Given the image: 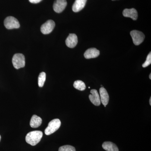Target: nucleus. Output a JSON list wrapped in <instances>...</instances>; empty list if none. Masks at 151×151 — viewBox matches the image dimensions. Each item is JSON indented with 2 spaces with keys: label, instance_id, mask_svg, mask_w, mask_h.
<instances>
[{
  "label": "nucleus",
  "instance_id": "1",
  "mask_svg": "<svg viewBox=\"0 0 151 151\" xmlns=\"http://www.w3.org/2000/svg\"><path fill=\"white\" fill-rule=\"evenodd\" d=\"M43 136V133L40 131H35L28 133L26 137L27 143L32 146H35L40 142Z\"/></svg>",
  "mask_w": 151,
  "mask_h": 151
},
{
  "label": "nucleus",
  "instance_id": "2",
  "mask_svg": "<svg viewBox=\"0 0 151 151\" xmlns=\"http://www.w3.org/2000/svg\"><path fill=\"white\" fill-rule=\"evenodd\" d=\"M60 125L61 122L59 119H55L50 121L45 130V134L50 135L53 134L59 129Z\"/></svg>",
  "mask_w": 151,
  "mask_h": 151
},
{
  "label": "nucleus",
  "instance_id": "3",
  "mask_svg": "<svg viewBox=\"0 0 151 151\" xmlns=\"http://www.w3.org/2000/svg\"><path fill=\"white\" fill-rule=\"evenodd\" d=\"M13 65L16 69H18L24 67L25 65V60L24 55L22 53H16L13 57Z\"/></svg>",
  "mask_w": 151,
  "mask_h": 151
},
{
  "label": "nucleus",
  "instance_id": "4",
  "mask_svg": "<svg viewBox=\"0 0 151 151\" xmlns=\"http://www.w3.org/2000/svg\"><path fill=\"white\" fill-rule=\"evenodd\" d=\"M4 24L6 28L9 29H18L20 27L18 21L13 17L10 16L6 18L4 21Z\"/></svg>",
  "mask_w": 151,
  "mask_h": 151
},
{
  "label": "nucleus",
  "instance_id": "5",
  "mask_svg": "<svg viewBox=\"0 0 151 151\" xmlns=\"http://www.w3.org/2000/svg\"><path fill=\"white\" fill-rule=\"evenodd\" d=\"M130 35L132 36L134 44L136 45H140L144 41L145 38V35L143 32L136 30L131 31Z\"/></svg>",
  "mask_w": 151,
  "mask_h": 151
},
{
  "label": "nucleus",
  "instance_id": "6",
  "mask_svg": "<svg viewBox=\"0 0 151 151\" xmlns=\"http://www.w3.org/2000/svg\"><path fill=\"white\" fill-rule=\"evenodd\" d=\"M55 27V23L52 20H49L41 26L40 30L43 34L47 35L52 31Z\"/></svg>",
  "mask_w": 151,
  "mask_h": 151
},
{
  "label": "nucleus",
  "instance_id": "7",
  "mask_svg": "<svg viewBox=\"0 0 151 151\" xmlns=\"http://www.w3.org/2000/svg\"><path fill=\"white\" fill-rule=\"evenodd\" d=\"M67 4L66 0H55L53 4V10L55 12L60 13L65 9Z\"/></svg>",
  "mask_w": 151,
  "mask_h": 151
},
{
  "label": "nucleus",
  "instance_id": "8",
  "mask_svg": "<svg viewBox=\"0 0 151 151\" xmlns=\"http://www.w3.org/2000/svg\"><path fill=\"white\" fill-rule=\"evenodd\" d=\"M91 94L89 95V99L92 104L95 106H100L101 104L100 95L97 90L92 89L90 91Z\"/></svg>",
  "mask_w": 151,
  "mask_h": 151
},
{
  "label": "nucleus",
  "instance_id": "9",
  "mask_svg": "<svg viewBox=\"0 0 151 151\" xmlns=\"http://www.w3.org/2000/svg\"><path fill=\"white\" fill-rule=\"evenodd\" d=\"M78 43V38L76 35L70 34L65 40V44L68 47L73 48Z\"/></svg>",
  "mask_w": 151,
  "mask_h": 151
},
{
  "label": "nucleus",
  "instance_id": "10",
  "mask_svg": "<svg viewBox=\"0 0 151 151\" xmlns=\"http://www.w3.org/2000/svg\"><path fill=\"white\" fill-rule=\"evenodd\" d=\"M100 97L101 103L106 107L109 100V96L107 90L104 87H101L100 89Z\"/></svg>",
  "mask_w": 151,
  "mask_h": 151
},
{
  "label": "nucleus",
  "instance_id": "11",
  "mask_svg": "<svg viewBox=\"0 0 151 151\" xmlns=\"http://www.w3.org/2000/svg\"><path fill=\"white\" fill-rule=\"evenodd\" d=\"M100 54V51L95 48L88 49L84 52V56L86 59L96 58Z\"/></svg>",
  "mask_w": 151,
  "mask_h": 151
},
{
  "label": "nucleus",
  "instance_id": "12",
  "mask_svg": "<svg viewBox=\"0 0 151 151\" xmlns=\"http://www.w3.org/2000/svg\"><path fill=\"white\" fill-rule=\"evenodd\" d=\"M123 14L126 17H129L134 20H136L138 18V12L135 9H126L123 12Z\"/></svg>",
  "mask_w": 151,
  "mask_h": 151
},
{
  "label": "nucleus",
  "instance_id": "13",
  "mask_svg": "<svg viewBox=\"0 0 151 151\" xmlns=\"http://www.w3.org/2000/svg\"><path fill=\"white\" fill-rule=\"evenodd\" d=\"M86 1L87 0H76L72 6V10L74 12H80L85 7Z\"/></svg>",
  "mask_w": 151,
  "mask_h": 151
},
{
  "label": "nucleus",
  "instance_id": "14",
  "mask_svg": "<svg viewBox=\"0 0 151 151\" xmlns=\"http://www.w3.org/2000/svg\"><path fill=\"white\" fill-rule=\"evenodd\" d=\"M42 123V119L40 117L37 116L33 115L32 117L30 122V126L33 128H37L40 127Z\"/></svg>",
  "mask_w": 151,
  "mask_h": 151
},
{
  "label": "nucleus",
  "instance_id": "15",
  "mask_svg": "<svg viewBox=\"0 0 151 151\" xmlns=\"http://www.w3.org/2000/svg\"><path fill=\"white\" fill-rule=\"evenodd\" d=\"M102 147L104 150L107 151H119L117 146L111 142H105L102 145Z\"/></svg>",
  "mask_w": 151,
  "mask_h": 151
},
{
  "label": "nucleus",
  "instance_id": "16",
  "mask_svg": "<svg viewBox=\"0 0 151 151\" xmlns=\"http://www.w3.org/2000/svg\"><path fill=\"white\" fill-rule=\"evenodd\" d=\"M73 86L75 89L80 91H84L86 88L85 83L81 80L76 81L73 83Z\"/></svg>",
  "mask_w": 151,
  "mask_h": 151
},
{
  "label": "nucleus",
  "instance_id": "17",
  "mask_svg": "<svg viewBox=\"0 0 151 151\" xmlns=\"http://www.w3.org/2000/svg\"><path fill=\"white\" fill-rule=\"evenodd\" d=\"M46 73L42 72L40 73L38 77V85L39 87H42L44 86L45 80H46Z\"/></svg>",
  "mask_w": 151,
  "mask_h": 151
},
{
  "label": "nucleus",
  "instance_id": "18",
  "mask_svg": "<svg viewBox=\"0 0 151 151\" xmlns=\"http://www.w3.org/2000/svg\"><path fill=\"white\" fill-rule=\"evenodd\" d=\"M58 151H76V149L73 146L65 145L60 147Z\"/></svg>",
  "mask_w": 151,
  "mask_h": 151
},
{
  "label": "nucleus",
  "instance_id": "19",
  "mask_svg": "<svg viewBox=\"0 0 151 151\" xmlns=\"http://www.w3.org/2000/svg\"><path fill=\"white\" fill-rule=\"evenodd\" d=\"M151 63V52H150L147 57V59L145 62L143 63L142 67L146 68L149 65H150Z\"/></svg>",
  "mask_w": 151,
  "mask_h": 151
},
{
  "label": "nucleus",
  "instance_id": "20",
  "mask_svg": "<svg viewBox=\"0 0 151 151\" xmlns=\"http://www.w3.org/2000/svg\"><path fill=\"white\" fill-rule=\"evenodd\" d=\"M42 0H29V2L32 4H37L40 2Z\"/></svg>",
  "mask_w": 151,
  "mask_h": 151
},
{
  "label": "nucleus",
  "instance_id": "21",
  "mask_svg": "<svg viewBox=\"0 0 151 151\" xmlns=\"http://www.w3.org/2000/svg\"><path fill=\"white\" fill-rule=\"evenodd\" d=\"M150 105H151V97H150Z\"/></svg>",
  "mask_w": 151,
  "mask_h": 151
},
{
  "label": "nucleus",
  "instance_id": "22",
  "mask_svg": "<svg viewBox=\"0 0 151 151\" xmlns=\"http://www.w3.org/2000/svg\"><path fill=\"white\" fill-rule=\"evenodd\" d=\"M149 78H150V79H151V73H150V76H149Z\"/></svg>",
  "mask_w": 151,
  "mask_h": 151
},
{
  "label": "nucleus",
  "instance_id": "23",
  "mask_svg": "<svg viewBox=\"0 0 151 151\" xmlns=\"http://www.w3.org/2000/svg\"><path fill=\"white\" fill-rule=\"evenodd\" d=\"M1 135H0V141H1Z\"/></svg>",
  "mask_w": 151,
  "mask_h": 151
},
{
  "label": "nucleus",
  "instance_id": "24",
  "mask_svg": "<svg viewBox=\"0 0 151 151\" xmlns=\"http://www.w3.org/2000/svg\"><path fill=\"white\" fill-rule=\"evenodd\" d=\"M90 87H89V89H90Z\"/></svg>",
  "mask_w": 151,
  "mask_h": 151
},
{
  "label": "nucleus",
  "instance_id": "25",
  "mask_svg": "<svg viewBox=\"0 0 151 151\" xmlns=\"http://www.w3.org/2000/svg\"><path fill=\"white\" fill-rule=\"evenodd\" d=\"M112 1H115V0H112Z\"/></svg>",
  "mask_w": 151,
  "mask_h": 151
}]
</instances>
